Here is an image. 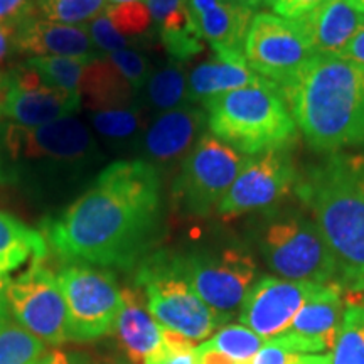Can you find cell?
<instances>
[{"instance_id": "cell-24", "label": "cell", "mask_w": 364, "mask_h": 364, "mask_svg": "<svg viewBox=\"0 0 364 364\" xmlns=\"http://www.w3.org/2000/svg\"><path fill=\"white\" fill-rule=\"evenodd\" d=\"M48 255L44 235L7 213L0 211V273L19 270L26 263H39Z\"/></svg>"}, {"instance_id": "cell-29", "label": "cell", "mask_w": 364, "mask_h": 364, "mask_svg": "<svg viewBox=\"0 0 364 364\" xmlns=\"http://www.w3.org/2000/svg\"><path fill=\"white\" fill-rule=\"evenodd\" d=\"M95 58L33 56L26 63V66L38 73L44 85L78 91L86 66Z\"/></svg>"}, {"instance_id": "cell-15", "label": "cell", "mask_w": 364, "mask_h": 364, "mask_svg": "<svg viewBox=\"0 0 364 364\" xmlns=\"http://www.w3.org/2000/svg\"><path fill=\"white\" fill-rule=\"evenodd\" d=\"M344 309L343 289L331 284L318 297L309 300L300 309L282 334L268 341L295 354H322L332 351L343 322Z\"/></svg>"}, {"instance_id": "cell-10", "label": "cell", "mask_w": 364, "mask_h": 364, "mask_svg": "<svg viewBox=\"0 0 364 364\" xmlns=\"http://www.w3.org/2000/svg\"><path fill=\"white\" fill-rule=\"evenodd\" d=\"M243 54L260 78L279 88L289 85L316 56L297 22L270 12L253 16L245 36Z\"/></svg>"}, {"instance_id": "cell-14", "label": "cell", "mask_w": 364, "mask_h": 364, "mask_svg": "<svg viewBox=\"0 0 364 364\" xmlns=\"http://www.w3.org/2000/svg\"><path fill=\"white\" fill-rule=\"evenodd\" d=\"M6 147L12 159H49L59 162H78L93 149V139L85 124L66 117L39 127H6Z\"/></svg>"}, {"instance_id": "cell-18", "label": "cell", "mask_w": 364, "mask_h": 364, "mask_svg": "<svg viewBox=\"0 0 364 364\" xmlns=\"http://www.w3.org/2000/svg\"><path fill=\"white\" fill-rule=\"evenodd\" d=\"M208 113L194 103L164 112L144 136L145 154L159 162H172L189 152L204 135Z\"/></svg>"}, {"instance_id": "cell-40", "label": "cell", "mask_w": 364, "mask_h": 364, "mask_svg": "<svg viewBox=\"0 0 364 364\" xmlns=\"http://www.w3.org/2000/svg\"><path fill=\"white\" fill-rule=\"evenodd\" d=\"M338 58L364 66V26L358 31L356 36L349 41L348 46L341 51Z\"/></svg>"}, {"instance_id": "cell-2", "label": "cell", "mask_w": 364, "mask_h": 364, "mask_svg": "<svg viewBox=\"0 0 364 364\" xmlns=\"http://www.w3.org/2000/svg\"><path fill=\"white\" fill-rule=\"evenodd\" d=\"M299 132L318 152L364 147V66L316 54L280 88Z\"/></svg>"}, {"instance_id": "cell-31", "label": "cell", "mask_w": 364, "mask_h": 364, "mask_svg": "<svg viewBox=\"0 0 364 364\" xmlns=\"http://www.w3.org/2000/svg\"><path fill=\"white\" fill-rule=\"evenodd\" d=\"M105 14L110 19L112 26L115 27L117 33L132 41L144 36L149 31V27L152 26V16H150L145 2L107 6Z\"/></svg>"}, {"instance_id": "cell-1", "label": "cell", "mask_w": 364, "mask_h": 364, "mask_svg": "<svg viewBox=\"0 0 364 364\" xmlns=\"http://www.w3.org/2000/svg\"><path fill=\"white\" fill-rule=\"evenodd\" d=\"M161 221L159 171L145 161H122L108 166L93 188L43 230L68 263L130 268L147 257Z\"/></svg>"}, {"instance_id": "cell-4", "label": "cell", "mask_w": 364, "mask_h": 364, "mask_svg": "<svg viewBox=\"0 0 364 364\" xmlns=\"http://www.w3.org/2000/svg\"><path fill=\"white\" fill-rule=\"evenodd\" d=\"M203 105L209 132L248 157L289 149L299 139L284 95L270 81L228 91Z\"/></svg>"}, {"instance_id": "cell-8", "label": "cell", "mask_w": 364, "mask_h": 364, "mask_svg": "<svg viewBox=\"0 0 364 364\" xmlns=\"http://www.w3.org/2000/svg\"><path fill=\"white\" fill-rule=\"evenodd\" d=\"M248 159L211 132L204 134L186 156L174 182L172 193L181 211L198 218L218 211Z\"/></svg>"}, {"instance_id": "cell-16", "label": "cell", "mask_w": 364, "mask_h": 364, "mask_svg": "<svg viewBox=\"0 0 364 364\" xmlns=\"http://www.w3.org/2000/svg\"><path fill=\"white\" fill-rule=\"evenodd\" d=\"M7 90L0 100V118H9L22 127H39L61 120L78 112L83 98L80 91L58 86L39 85L36 88H21L7 73Z\"/></svg>"}, {"instance_id": "cell-32", "label": "cell", "mask_w": 364, "mask_h": 364, "mask_svg": "<svg viewBox=\"0 0 364 364\" xmlns=\"http://www.w3.org/2000/svg\"><path fill=\"white\" fill-rule=\"evenodd\" d=\"M159 34L171 36L188 31L193 26L188 11V0H144Z\"/></svg>"}, {"instance_id": "cell-19", "label": "cell", "mask_w": 364, "mask_h": 364, "mask_svg": "<svg viewBox=\"0 0 364 364\" xmlns=\"http://www.w3.org/2000/svg\"><path fill=\"white\" fill-rule=\"evenodd\" d=\"M295 22L306 34L314 53L339 56L364 26V14L354 9L348 0H326Z\"/></svg>"}, {"instance_id": "cell-22", "label": "cell", "mask_w": 364, "mask_h": 364, "mask_svg": "<svg viewBox=\"0 0 364 364\" xmlns=\"http://www.w3.org/2000/svg\"><path fill=\"white\" fill-rule=\"evenodd\" d=\"M260 76L248 66L243 53L225 51L201 63L188 78V102L204 103L209 98L245 86L263 83Z\"/></svg>"}, {"instance_id": "cell-47", "label": "cell", "mask_w": 364, "mask_h": 364, "mask_svg": "<svg viewBox=\"0 0 364 364\" xmlns=\"http://www.w3.org/2000/svg\"><path fill=\"white\" fill-rule=\"evenodd\" d=\"M110 6H117V4H129V2H144V0H107Z\"/></svg>"}, {"instance_id": "cell-39", "label": "cell", "mask_w": 364, "mask_h": 364, "mask_svg": "<svg viewBox=\"0 0 364 364\" xmlns=\"http://www.w3.org/2000/svg\"><path fill=\"white\" fill-rule=\"evenodd\" d=\"M324 2L326 0H279L272 9L275 16L289 21H297Z\"/></svg>"}, {"instance_id": "cell-37", "label": "cell", "mask_w": 364, "mask_h": 364, "mask_svg": "<svg viewBox=\"0 0 364 364\" xmlns=\"http://www.w3.org/2000/svg\"><path fill=\"white\" fill-rule=\"evenodd\" d=\"M34 0H0V22L14 27L34 16Z\"/></svg>"}, {"instance_id": "cell-9", "label": "cell", "mask_w": 364, "mask_h": 364, "mask_svg": "<svg viewBox=\"0 0 364 364\" xmlns=\"http://www.w3.org/2000/svg\"><path fill=\"white\" fill-rule=\"evenodd\" d=\"M56 279L66 300L71 341L88 343L115 331L122 289L110 270L86 263H68Z\"/></svg>"}, {"instance_id": "cell-6", "label": "cell", "mask_w": 364, "mask_h": 364, "mask_svg": "<svg viewBox=\"0 0 364 364\" xmlns=\"http://www.w3.org/2000/svg\"><path fill=\"white\" fill-rule=\"evenodd\" d=\"M258 248L280 279L338 285V263L311 218L299 213L272 218L258 233Z\"/></svg>"}, {"instance_id": "cell-20", "label": "cell", "mask_w": 364, "mask_h": 364, "mask_svg": "<svg viewBox=\"0 0 364 364\" xmlns=\"http://www.w3.org/2000/svg\"><path fill=\"white\" fill-rule=\"evenodd\" d=\"M14 44L21 53L34 56L95 58L88 27L68 26L31 16L16 27Z\"/></svg>"}, {"instance_id": "cell-5", "label": "cell", "mask_w": 364, "mask_h": 364, "mask_svg": "<svg viewBox=\"0 0 364 364\" xmlns=\"http://www.w3.org/2000/svg\"><path fill=\"white\" fill-rule=\"evenodd\" d=\"M154 255L167 270L184 280L204 304L230 318L240 311L257 282L255 258L238 247Z\"/></svg>"}, {"instance_id": "cell-13", "label": "cell", "mask_w": 364, "mask_h": 364, "mask_svg": "<svg viewBox=\"0 0 364 364\" xmlns=\"http://www.w3.org/2000/svg\"><path fill=\"white\" fill-rule=\"evenodd\" d=\"M331 284L294 282L262 277L255 282L240 307L241 326L268 341L284 332L309 300L321 295Z\"/></svg>"}, {"instance_id": "cell-33", "label": "cell", "mask_w": 364, "mask_h": 364, "mask_svg": "<svg viewBox=\"0 0 364 364\" xmlns=\"http://www.w3.org/2000/svg\"><path fill=\"white\" fill-rule=\"evenodd\" d=\"M91 120L98 134L115 140L134 135L140 125L139 112L130 107L95 112Z\"/></svg>"}, {"instance_id": "cell-30", "label": "cell", "mask_w": 364, "mask_h": 364, "mask_svg": "<svg viewBox=\"0 0 364 364\" xmlns=\"http://www.w3.org/2000/svg\"><path fill=\"white\" fill-rule=\"evenodd\" d=\"M46 21L86 26L107 9V0H36Z\"/></svg>"}, {"instance_id": "cell-27", "label": "cell", "mask_w": 364, "mask_h": 364, "mask_svg": "<svg viewBox=\"0 0 364 364\" xmlns=\"http://www.w3.org/2000/svg\"><path fill=\"white\" fill-rule=\"evenodd\" d=\"M147 100L156 110L169 112L188 102V78L182 70V63L171 61L162 70L150 75L145 85Z\"/></svg>"}, {"instance_id": "cell-23", "label": "cell", "mask_w": 364, "mask_h": 364, "mask_svg": "<svg viewBox=\"0 0 364 364\" xmlns=\"http://www.w3.org/2000/svg\"><path fill=\"white\" fill-rule=\"evenodd\" d=\"M78 91L81 98L88 100V105L95 112L129 107L132 95L135 93L107 56L91 59L80 81Z\"/></svg>"}, {"instance_id": "cell-21", "label": "cell", "mask_w": 364, "mask_h": 364, "mask_svg": "<svg viewBox=\"0 0 364 364\" xmlns=\"http://www.w3.org/2000/svg\"><path fill=\"white\" fill-rule=\"evenodd\" d=\"M115 331L122 348L134 364H144L150 354L161 348L166 338V327L152 317L139 287L122 290V309Z\"/></svg>"}, {"instance_id": "cell-45", "label": "cell", "mask_w": 364, "mask_h": 364, "mask_svg": "<svg viewBox=\"0 0 364 364\" xmlns=\"http://www.w3.org/2000/svg\"><path fill=\"white\" fill-rule=\"evenodd\" d=\"M231 2L238 4V6H241V7H247V9H250V11H253V12L257 11V9L262 7L260 0H231Z\"/></svg>"}, {"instance_id": "cell-41", "label": "cell", "mask_w": 364, "mask_h": 364, "mask_svg": "<svg viewBox=\"0 0 364 364\" xmlns=\"http://www.w3.org/2000/svg\"><path fill=\"white\" fill-rule=\"evenodd\" d=\"M36 364H90L85 356L76 353L61 351V349H53V351L44 353Z\"/></svg>"}, {"instance_id": "cell-34", "label": "cell", "mask_w": 364, "mask_h": 364, "mask_svg": "<svg viewBox=\"0 0 364 364\" xmlns=\"http://www.w3.org/2000/svg\"><path fill=\"white\" fill-rule=\"evenodd\" d=\"M107 58L120 71V75L129 81L135 93L147 85L150 78V65L144 54L134 51V49H122V51L107 54Z\"/></svg>"}, {"instance_id": "cell-44", "label": "cell", "mask_w": 364, "mask_h": 364, "mask_svg": "<svg viewBox=\"0 0 364 364\" xmlns=\"http://www.w3.org/2000/svg\"><path fill=\"white\" fill-rule=\"evenodd\" d=\"M307 364H332V354H306Z\"/></svg>"}, {"instance_id": "cell-11", "label": "cell", "mask_w": 364, "mask_h": 364, "mask_svg": "<svg viewBox=\"0 0 364 364\" xmlns=\"http://www.w3.org/2000/svg\"><path fill=\"white\" fill-rule=\"evenodd\" d=\"M7 304L14 321L44 344L59 346L71 341L65 295L56 275L43 262L33 263L9 280Z\"/></svg>"}, {"instance_id": "cell-17", "label": "cell", "mask_w": 364, "mask_h": 364, "mask_svg": "<svg viewBox=\"0 0 364 364\" xmlns=\"http://www.w3.org/2000/svg\"><path fill=\"white\" fill-rule=\"evenodd\" d=\"M188 11L196 33L215 53H243L253 11L231 0H188Z\"/></svg>"}, {"instance_id": "cell-3", "label": "cell", "mask_w": 364, "mask_h": 364, "mask_svg": "<svg viewBox=\"0 0 364 364\" xmlns=\"http://www.w3.org/2000/svg\"><path fill=\"white\" fill-rule=\"evenodd\" d=\"M295 193L311 209L332 257L338 285L364 292V156L334 152L299 177Z\"/></svg>"}, {"instance_id": "cell-46", "label": "cell", "mask_w": 364, "mask_h": 364, "mask_svg": "<svg viewBox=\"0 0 364 364\" xmlns=\"http://www.w3.org/2000/svg\"><path fill=\"white\" fill-rule=\"evenodd\" d=\"M348 2L351 4L354 9H358L359 12L364 14V0H348Z\"/></svg>"}, {"instance_id": "cell-38", "label": "cell", "mask_w": 364, "mask_h": 364, "mask_svg": "<svg viewBox=\"0 0 364 364\" xmlns=\"http://www.w3.org/2000/svg\"><path fill=\"white\" fill-rule=\"evenodd\" d=\"M299 356L300 354L290 353L289 349L282 348V346L272 343V341H267L248 364H294Z\"/></svg>"}, {"instance_id": "cell-7", "label": "cell", "mask_w": 364, "mask_h": 364, "mask_svg": "<svg viewBox=\"0 0 364 364\" xmlns=\"http://www.w3.org/2000/svg\"><path fill=\"white\" fill-rule=\"evenodd\" d=\"M136 287L144 292L149 311L159 324L193 343L209 339L230 321V317L204 304L184 280L157 260L156 255L139 263Z\"/></svg>"}, {"instance_id": "cell-49", "label": "cell", "mask_w": 364, "mask_h": 364, "mask_svg": "<svg viewBox=\"0 0 364 364\" xmlns=\"http://www.w3.org/2000/svg\"><path fill=\"white\" fill-rule=\"evenodd\" d=\"M361 302L364 304V295H361Z\"/></svg>"}, {"instance_id": "cell-48", "label": "cell", "mask_w": 364, "mask_h": 364, "mask_svg": "<svg viewBox=\"0 0 364 364\" xmlns=\"http://www.w3.org/2000/svg\"><path fill=\"white\" fill-rule=\"evenodd\" d=\"M262 2V6H267V7H273L275 6L277 2H279V0H260Z\"/></svg>"}, {"instance_id": "cell-35", "label": "cell", "mask_w": 364, "mask_h": 364, "mask_svg": "<svg viewBox=\"0 0 364 364\" xmlns=\"http://www.w3.org/2000/svg\"><path fill=\"white\" fill-rule=\"evenodd\" d=\"M144 364H196V346L193 341L166 329L164 344Z\"/></svg>"}, {"instance_id": "cell-42", "label": "cell", "mask_w": 364, "mask_h": 364, "mask_svg": "<svg viewBox=\"0 0 364 364\" xmlns=\"http://www.w3.org/2000/svg\"><path fill=\"white\" fill-rule=\"evenodd\" d=\"M14 39H16V27L0 22V63L7 58L12 48H16Z\"/></svg>"}, {"instance_id": "cell-36", "label": "cell", "mask_w": 364, "mask_h": 364, "mask_svg": "<svg viewBox=\"0 0 364 364\" xmlns=\"http://www.w3.org/2000/svg\"><path fill=\"white\" fill-rule=\"evenodd\" d=\"M86 27H88L90 39L95 48L102 49V51L107 54L122 51V49H127L129 46H132V43H134L132 39H127L122 34L117 33L115 27L112 26V22L107 17L105 11L103 14H100L97 19L88 22Z\"/></svg>"}, {"instance_id": "cell-26", "label": "cell", "mask_w": 364, "mask_h": 364, "mask_svg": "<svg viewBox=\"0 0 364 364\" xmlns=\"http://www.w3.org/2000/svg\"><path fill=\"white\" fill-rule=\"evenodd\" d=\"M332 364H364V304L348 300L338 339L332 351Z\"/></svg>"}, {"instance_id": "cell-43", "label": "cell", "mask_w": 364, "mask_h": 364, "mask_svg": "<svg viewBox=\"0 0 364 364\" xmlns=\"http://www.w3.org/2000/svg\"><path fill=\"white\" fill-rule=\"evenodd\" d=\"M9 277L0 273V321L2 318L11 317V311H9V304H7V287H9Z\"/></svg>"}, {"instance_id": "cell-28", "label": "cell", "mask_w": 364, "mask_h": 364, "mask_svg": "<svg viewBox=\"0 0 364 364\" xmlns=\"http://www.w3.org/2000/svg\"><path fill=\"white\" fill-rule=\"evenodd\" d=\"M44 346L12 316L0 321V364H36L44 354Z\"/></svg>"}, {"instance_id": "cell-12", "label": "cell", "mask_w": 364, "mask_h": 364, "mask_svg": "<svg viewBox=\"0 0 364 364\" xmlns=\"http://www.w3.org/2000/svg\"><path fill=\"white\" fill-rule=\"evenodd\" d=\"M299 177L287 149L250 157L216 213L223 220H233L270 209L295 191Z\"/></svg>"}, {"instance_id": "cell-25", "label": "cell", "mask_w": 364, "mask_h": 364, "mask_svg": "<svg viewBox=\"0 0 364 364\" xmlns=\"http://www.w3.org/2000/svg\"><path fill=\"white\" fill-rule=\"evenodd\" d=\"M265 343L267 341L262 336H258L248 327L241 324H228L218 329L211 338L199 344L198 348L225 354L235 363L248 364Z\"/></svg>"}]
</instances>
